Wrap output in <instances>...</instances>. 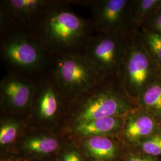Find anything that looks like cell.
<instances>
[{"instance_id": "6da1fadb", "label": "cell", "mask_w": 161, "mask_h": 161, "mask_svg": "<svg viewBox=\"0 0 161 161\" xmlns=\"http://www.w3.org/2000/svg\"><path fill=\"white\" fill-rule=\"evenodd\" d=\"M70 4L52 0L26 29L50 56L78 52L95 34L91 19L76 14Z\"/></svg>"}, {"instance_id": "7a4b0ae2", "label": "cell", "mask_w": 161, "mask_h": 161, "mask_svg": "<svg viewBox=\"0 0 161 161\" xmlns=\"http://www.w3.org/2000/svg\"><path fill=\"white\" fill-rule=\"evenodd\" d=\"M137 108L118 81L105 80L72 101L65 127L100 118L124 117Z\"/></svg>"}, {"instance_id": "3957f363", "label": "cell", "mask_w": 161, "mask_h": 161, "mask_svg": "<svg viewBox=\"0 0 161 161\" xmlns=\"http://www.w3.org/2000/svg\"><path fill=\"white\" fill-rule=\"evenodd\" d=\"M0 57L7 73L36 78L46 72L51 56L28 30L15 26L1 34Z\"/></svg>"}, {"instance_id": "277c9868", "label": "cell", "mask_w": 161, "mask_h": 161, "mask_svg": "<svg viewBox=\"0 0 161 161\" xmlns=\"http://www.w3.org/2000/svg\"><path fill=\"white\" fill-rule=\"evenodd\" d=\"M72 101L46 71L36 78L34 96L27 117L28 125L51 131L65 126Z\"/></svg>"}, {"instance_id": "5b68a950", "label": "cell", "mask_w": 161, "mask_h": 161, "mask_svg": "<svg viewBox=\"0 0 161 161\" xmlns=\"http://www.w3.org/2000/svg\"><path fill=\"white\" fill-rule=\"evenodd\" d=\"M47 72L72 100L108 80L78 52L51 56Z\"/></svg>"}, {"instance_id": "8992f818", "label": "cell", "mask_w": 161, "mask_h": 161, "mask_svg": "<svg viewBox=\"0 0 161 161\" xmlns=\"http://www.w3.org/2000/svg\"><path fill=\"white\" fill-rule=\"evenodd\" d=\"M132 34L95 33L78 52L94 65L105 80L118 81Z\"/></svg>"}, {"instance_id": "52a82bcc", "label": "cell", "mask_w": 161, "mask_h": 161, "mask_svg": "<svg viewBox=\"0 0 161 161\" xmlns=\"http://www.w3.org/2000/svg\"><path fill=\"white\" fill-rule=\"evenodd\" d=\"M161 74L136 31L131 35L121 68L119 85L136 102L140 94Z\"/></svg>"}, {"instance_id": "ba28073f", "label": "cell", "mask_w": 161, "mask_h": 161, "mask_svg": "<svg viewBox=\"0 0 161 161\" xmlns=\"http://www.w3.org/2000/svg\"><path fill=\"white\" fill-rule=\"evenodd\" d=\"M77 3L91 9L94 33L130 36L136 31L131 21L133 0H96Z\"/></svg>"}, {"instance_id": "9c48e42d", "label": "cell", "mask_w": 161, "mask_h": 161, "mask_svg": "<svg viewBox=\"0 0 161 161\" xmlns=\"http://www.w3.org/2000/svg\"><path fill=\"white\" fill-rule=\"evenodd\" d=\"M36 78L13 73L4 76L0 82V106L3 115L28 117L36 90Z\"/></svg>"}, {"instance_id": "30bf717a", "label": "cell", "mask_w": 161, "mask_h": 161, "mask_svg": "<svg viewBox=\"0 0 161 161\" xmlns=\"http://www.w3.org/2000/svg\"><path fill=\"white\" fill-rule=\"evenodd\" d=\"M121 133L129 143L138 144L146 138L161 133V122L137 108L124 116Z\"/></svg>"}, {"instance_id": "8fae6325", "label": "cell", "mask_w": 161, "mask_h": 161, "mask_svg": "<svg viewBox=\"0 0 161 161\" xmlns=\"http://www.w3.org/2000/svg\"><path fill=\"white\" fill-rule=\"evenodd\" d=\"M52 0H4L0 7L6 11L16 26L27 29Z\"/></svg>"}, {"instance_id": "7c38bea8", "label": "cell", "mask_w": 161, "mask_h": 161, "mask_svg": "<svg viewBox=\"0 0 161 161\" xmlns=\"http://www.w3.org/2000/svg\"><path fill=\"white\" fill-rule=\"evenodd\" d=\"M124 116L108 117L77 123L67 127L74 136L84 138L93 136H112L121 132Z\"/></svg>"}, {"instance_id": "4fadbf2b", "label": "cell", "mask_w": 161, "mask_h": 161, "mask_svg": "<svg viewBox=\"0 0 161 161\" xmlns=\"http://www.w3.org/2000/svg\"><path fill=\"white\" fill-rule=\"evenodd\" d=\"M28 132L23 134L24 150L35 155H48L58 149L60 143L57 137L51 131L29 126Z\"/></svg>"}, {"instance_id": "5bb4252c", "label": "cell", "mask_w": 161, "mask_h": 161, "mask_svg": "<svg viewBox=\"0 0 161 161\" xmlns=\"http://www.w3.org/2000/svg\"><path fill=\"white\" fill-rule=\"evenodd\" d=\"M81 139L86 154L94 161H109L116 155V145L109 136H93Z\"/></svg>"}, {"instance_id": "9a60e30c", "label": "cell", "mask_w": 161, "mask_h": 161, "mask_svg": "<svg viewBox=\"0 0 161 161\" xmlns=\"http://www.w3.org/2000/svg\"><path fill=\"white\" fill-rule=\"evenodd\" d=\"M137 107L161 122V74L140 94Z\"/></svg>"}, {"instance_id": "2e32d148", "label": "cell", "mask_w": 161, "mask_h": 161, "mask_svg": "<svg viewBox=\"0 0 161 161\" xmlns=\"http://www.w3.org/2000/svg\"><path fill=\"white\" fill-rule=\"evenodd\" d=\"M28 127L27 118L3 115L0 122L1 146H5L13 143Z\"/></svg>"}, {"instance_id": "e0dca14e", "label": "cell", "mask_w": 161, "mask_h": 161, "mask_svg": "<svg viewBox=\"0 0 161 161\" xmlns=\"http://www.w3.org/2000/svg\"><path fill=\"white\" fill-rule=\"evenodd\" d=\"M161 8V0H133L131 21L135 31L144 27Z\"/></svg>"}, {"instance_id": "ac0fdd59", "label": "cell", "mask_w": 161, "mask_h": 161, "mask_svg": "<svg viewBox=\"0 0 161 161\" xmlns=\"http://www.w3.org/2000/svg\"><path fill=\"white\" fill-rule=\"evenodd\" d=\"M138 37L161 73V35L146 28L137 31Z\"/></svg>"}, {"instance_id": "d6986e66", "label": "cell", "mask_w": 161, "mask_h": 161, "mask_svg": "<svg viewBox=\"0 0 161 161\" xmlns=\"http://www.w3.org/2000/svg\"><path fill=\"white\" fill-rule=\"evenodd\" d=\"M137 145L144 155L152 157L161 155V133L144 139Z\"/></svg>"}, {"instance_id": "ffe728a7", "label": "cell", "mask_w": 161, "mask_h": 161, "mask_svg": "<svg viewBox=\"0 0 161 161\" xmlns=\"http://www.w3.org/2000/svg\"><path fill=\"white\" fill-rule=\"evenodd\" d=\"M61 161H85L80 152L74 147L68 146L63 150Z\"/></svg>"}, {"instance_id": "44dd1931", "label": "cell", "mask_w": 161, "mask_h": 161, "mask_svg": "<svg viewBox=\"0 0 161 161\" xmlns=\"http://www.w3.org/2000/svg\"><path fill=\"white\" fill-rule=\"evenodd\" d=\"M143 28H146L161 35V8Z\"/></svg>"}, {"instance_id": "7402d4cb", "label": "cell", "mask_w": 161, "mask_h": 161, "mask_svg": "<svg viewBox=\"0 0 161 161\" xmlns=\"http://www.w3.org/2000/svg\"><path fill=\"white\" fill-rule=\"evenodd\" d=\"M126 161H156L155 157L146 155H139L136 153H130L127 156Z\"/></svg>"}, {"instance_id": "603a6c76", "label": "cell", "mask_w": 161, "mask_h": 161, "mask_svg": "<svg viewBox=\"0 0 161 161\" xmlns=\"http://www.w3.org/2000/svg\"><path fill=\"white\" fill-rule=\"evenodd\" d=\"M0 161H20L19 159H17L14 157H10V156H7L5 158H3L2 159H1Z\"/></svg>"}]
</instances>
